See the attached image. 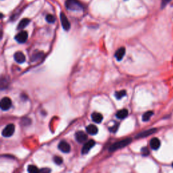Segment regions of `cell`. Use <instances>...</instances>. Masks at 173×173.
Wrapping results in <instances>:
<instances>
[{"instance_id": "7402d4cb", "label": "cell", "mask_w": 173, "mask_h": 173, "mask_svg": "<svg viewBox=\"0 0 173 173\" xmlns=\"http://www.w3.org/2000/svg\"><path fill=\"white\" fill-rule=\"evenodd\" d=\"M54 162H55L56 164L60 165L62 164V163L63 162V160L62 158L59 157V156H55V157L54 158Z\"/></svg>"}, {"instance_id": "277c9868", "label": "cell", "mask_w": 173, "mask_h": 173, "mask_svg": "<svg viewBox=\"0 0 173 173\" xmlns=\"http://www.w3.org/2000/svg\"><path fill=\"white\" fill-rule=\"evenodd\" d=\"M0 106L2 110H8L12 106V100L8 97H5L1 99Z\"/></svg>"}, {"instance_id": "7c38bea8", "label": "cell", "mask_w": 173, "mask_h": 173, "mask_svg": "<svg viewBox=\"0 0 173 173\" xmlns=\"http://www.w3.org/2000/svg\"><path fill=\"white\" fill-rule=\"evenodd\" d=\"M156 132V129H151L147 130V131H145L143 132H140V133H139L136 136V138H143V137H148L149 135H150L153 134Z\"/></svg>"}, {"instance_id": "3957f363", "label": "cell", "mask_w": 173, "mask_h": 173, "mask_svg": "<svg viewBox=\"0 0 173 173\" xmlns=\"http://www.w3.org/2000/svg\"><path fill=\"white\" fill-rule=\"evenodd\" d=\"M15 131V126L13 124H9L4 128L2 131V135L5 137H9L12 136Z\"/></svg>"}, {"instance_id": "5bb4252c", "label": "cell", "mask_w": 173, "mask_h": 173, "mask_svg": "<svg viewBox=\"0 0 173 173\" xmlns=\"http://www.w3.org/2000/svg\"><path fill=\"white\" fill-rule=\"evenodd\" d=\"M125 51L126 50H125V47H120V48L118 49V50L116 51L115 58L117 59V60L120 61L122 60L125 54Z\"/></svg>"}, {"instance_id": "d6986e66", "label": "cell", "mask_w": 173, "mask_h": 173, "mask_svg": "<svg viewBox=\"0 0 173 173\" xmlns=\"http://www.w3.org/2000/svg\"><path fill=\"white\" fill-rule=\"evenodd\" d=\"M126 94H127L126 91H125V90H122V91L116 92L114 96L117 99H122L123 97L126 96Z\"/></svg>"}, {"instance_id": "ffe728a7", "label": "cell", "mask_w": 173, "mask_h": 173, "mask_svg": "<svg viewBox=\"0 0 173 173\" xmlns=\"http://www.w3.org/2000/svg\"><path fill=\"white\" fill-rule=\"evenodd\" d=\"M40 171V170L37 169V168L35 166L30 165L28 166V172L30 173H34V172H37Z\"/></svg>"}, {"instance_id": "7a4b0ae2", "label": "cell", "mask_w": 173, "mask_h": 173, "mask_svg": "<svg viewBox=\"0 0 173 173\" xmlns=\"http://www.w3.org/2000/svg\"><path fill=\"white\" fill-rule=\"evenodd\" d=\"M131 141H132L131 138H127L125 139H123V140L118 141L117 143L112 144V145L110 146V148H109V151H110V152H112V151L119 150V149H122L131 143Z\"/></svg>"}, {"instance_id": "603a6c76", "label": "cell", "mask_w": 173, "mask_h": 173, "mask_svg": "<svg viewBox=\"0 0 173 173\" xmlns=\"http://www.w3.org/2000/svg\"><path fill=\"white\" fill-rule=\"evenodd\" d=\"M141 153L143 156H146L150 154V151H149L148 149L147 148H143L141 149Z\"/></svg>"}, {"instance_id": "9c48e42d", "label": "cell", "mask_w": 173, "mask_h": 173, "mask_svg": "<svg viewBox=\"0 0 173 173\" xmlns=\"http://www.w3.org/2000/svg\"><path fill=\"white\" fill-rule=\"evenodd\" d=\"M75 138L79 143H81L86 141L87 139V135L83 131H78L75 134Z\"/></svg>"}, {"instance_id": "30bf717a", "label": "cell", "mask_w": 173, "mask_h": 173, "mask_svg": "<svg viewBox=\"0 0 173 173\" xmlns=\"http://www.w3.org/2000/svg\"><path fill=\"white\" fill-rule=\"evenodd\" d=\"M14 58L16 62H18V64H22L23 62H25L26 60L25 54L21 51L16 52V53L14 54Z\"/></svg>"}, {"instance_id": "44dd1931", "label": "cell", "mask_w": 173, "mask_h": 173, "mask_svg": "<svg viewBox=\"0 0 173 173\" xmlns=\"http://www.w3.org/2000/svg\"><path fill=\"white\" fill-rule=\"evenodd\" d=\"M46 19L47 22L49 23H54L56 20L54 16L53 15H51V14H48V15H47Z\"/></svg>"}, {"instance_id": "8992f818", "label": "cell", "mask_w": 173, "mask_h": 173, "mask_svg": "<svg viewBox=\"0 0 173 173\" xmlns=\"http://www.w3.org/2000/svg\"><path fill=\"white\" fill-rule=\"evenodd\" d=\"M60 20H61V23L62 25V27L64 30H68L70 28V24L68 21L67 17L63 12L60 14Z\"/></svg>"}, {"instance_id": "52a82bcc", "label": "cell", "mask_w": 173, "mask_h": 173, "mask_svg": "<svg viewBox=\"0 0 173 173\" xmlns=\"http://www.w3.org/2000/svg\"><path fill=\"white\" fill-rule=\"evenodd\" d=\"M95 144H96V142L93 140H89L87 141V143L85 144L84 146L83 147L81 150L82 154H87V153L90 151V150L95 145Z\"/></svg>"}, {"instance_id": "6da1fadb", "label": "cell", "mask_w": 173, "mask_h": 173, "mask_svg": "<svg viewBox=\"0 0 173 173\" xmlns=\"http://www.w3.org/2000/svg\"><path fill=\"white\" fill-rule=\"evenodd\" d=\"M65 6L68 9L73 11H80L83 9L82 4L78 0H66Z\"/></svg>"}, {"instance_id": "4fadbf2b", "label": "cell", "mask_w": 173, "mask_h": 173, "mask_svg": "<svg viewBox=\"0 0 173 173\" xmlns=\"http://www.w3.org/2000/svg\"><path fill=\"white\" fill-rule=\"evenodd\" d=\"M86 131L88 132L89 135H95L98 132V129L96 125H90L89 126H87L86 128Z\"/></svg>"}, {"instance_id": "5b68a950", "label": "cell", "mask_w": 173, "mask_h": 173, "mask_svg": "<svg viewBox=\"0 0 173 173\" xmlns=\"http://www.w3.org/2000/svg\"><path fill=\"white\" fill-rule=\"evenodd\" d=\"M28 39V33L27 31H21L15 37L16 41L19 43H24Z\"/></svg>"}, {"instance_id": "484cf974", "label": "cell", "mask_w": 173, "mask_h": 173, "mask_svg": "<svg viewBox=\"0 0 173 173\" xmlns=\"http://www.w3.org/2000/svg\"><path fill=\"white\" fill-rule=\"evenodd\" d=\"M172 166H173V164H172Z\"/></svg>"}, {"instance_id": "8fae6325", "label": "cell", "mask_w": 173, "mask_h": 173, "mask_svg": "<svg viewBox=\"0 0 173 173\" xmlns=\"http://www.w3.org/2000/svg\"><path fill=\"white\" fill-rule=\"evenodd\" d=\"M150 145L151 148L153 150H157L160 147V141L156 137L151 139L150 142Z\"/></svg>"}, {"instance_id": "cb8c5ba5", "label": "cell", "mask_w": 173, "mask_h": 173, "mask_svg": "<svg viewBox=\"0 0 173 173\" xmlns=\"http://www.w3.org/2000/svg\"><path fill=\"white\" fill-rule=\"evenodd\" d=\"M171 0H162V8H164V6L169 3Z\"/></svg>"}, {"instance_id": "d4e9b609", "label": "cell", "mask_w": 173, "mask_h": 173, "mask_svg": "<svg viewBox=\"0 0 173 173\" xmlns=\"http://www.w3.org/2000/svg\"><path fill=\"white\" fill-rule=\"evenodd\" d=\"M40 172H50V170L48 169H42V170H40Z\"/></svg>"}, {"instance_id": "9a60e30c", "label": "cell", "mask_w": 173, "mask_h": 173, "mask_svg": "<svg viewBox=\"0 0 173 173\" xmlns=\"http://www.w3.org/2000/svg\"><path fill=\"white\" fill-rule=\"evenodd\" d=\"M128 115H129V112H128L127 109H122V110L118 111L116 117L119 119H124V118L127 117Z\"/></svg>"}, {"instance_id": "e0dca14e", "label": "cell", "mask_w": 173, "mask_h": 173, "mask_svg": "<svg viewBox=\"0 0 173 173\" xmlns=\"http://www.w3.org/2000/svg\"><path fill=\"white\" fill-rule=\"evenodd\" d=\"M30 20L28 18H24L22 20L19 22L18 25V30H22L23 28H25L29 24Z\"/></svg>"}, {"instance_id": "2e32d148", "label": "cell", "mask_w": 173, "mask_h": 173, "mask_svg": "<svg viewBox=\"0 0 173 173\" xmlns=\"http://www.w3.org/2000/svg\"><path fill=\"white\" fill-rule=\"evenodd\" d=\"M91 118L94 122L100 123L103 120V116L99 113L94 112L93 114H92Z\"/></svg>"}, {"instance_id": "ac0fdd59", "label": "cell", "mask_w": 173, "mask_h": 173, "mask_svg": "<svg viewBox=\"0 0 173 173\" xmlns=\"http://www.w3.org/2000/svg\"><path fill=\"white\" fill-rule=\"evenodd\" d=\"M153 114V112H152V111H148V112L144 113L143 117H142V120H143V121L144 122L148 121V120H150V118L152 117Z\"/></svg>"}, {"instance_id": "ba28073f", "label": "cell", "mask_w": 173, "mask_h": 173, "mask_svg": "<svg viewBox=\"0 0 173 173\" xmlns=\"http://www.w3.org/2000/svg\"><path fill=\"white\" fill-rule=\"evenodd\" d=\"M58 149L63 153H69L70 151V145L65 141H62L58 144Z\"/></svg>"}]
</instances>
